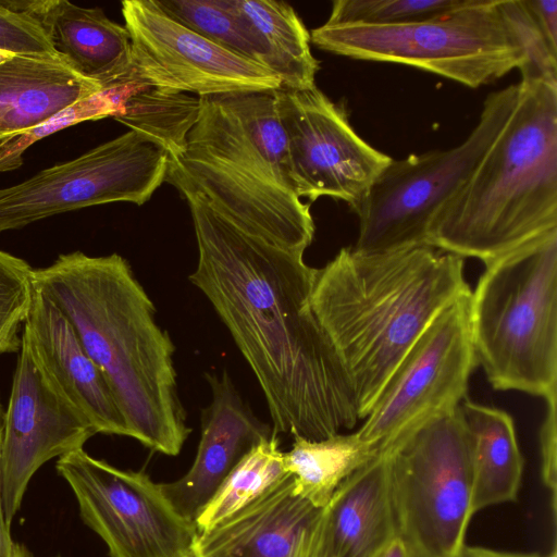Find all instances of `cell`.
I'll return each mask as SVG.
<instances>
[{"label":"cell","instance_id":"1","mask_svg":"<svg viewBox=\"0 0 557 557\" xmlns=\"http://www.w3.org/2000/svg\"><path fill=\"white\" fill-rule=\"evenodd\" d=\"M198 258L188 276L213 307L264 396L273 432L320 441L359 419L351 380L311 307L312 242L240 227L189 191Z\"/></svg>","mask_w":557,"mask_h":557},{"label":"cell","instance_id":"2","mask_svg":"<svg viewBox=\"0 0 557 557\" xmlns=\"http://www.w3.org/2000/svg\"><path fill=\"white\" fill-rule=\"evenodd\" d=\"M35 288L71 322L144 446L180 454L191 429L178 395L175 347L156 307L119 253L60 255L33 272Z\"/></svg>","mask_w":557,"mask_h":557},{"label":"cell","instance_id":"3","mask_svg":"<svg viewBox=\"0 0 557 557\" xmlns=\"http://www.w3.org/2000/svg\"><path fill=\"white\" fill-rule=\"evenodd\" d=\"M468 288L465 259L430 245L344 247L317 269L311 307L351 380L360 420L431 321Z\"/></svg>","mask_w":557,"mask_h":557},{"label":"cell","instance_id":"4","mask_svg":"<svg viewBox=\"0 0 557 557\" xmlns=\"http://www.w3.org/2000/svg\"><path fill=\"white\" fill-rule=\"evenodd\" d=\"M165 182L240 227L313 240L310 203L296 194L275 90L202 97Z\"/></svg>","mask_w":557,"mask_h":557},{"label":"cell","instance_id":"5","mask_svg":"<svg viewBox=\"0 0 557 557\" xmlns=\"http://www.w3.org/2000/svg\"><path fill=\"white\" fill-rule=\"evenodd\" d=\"M518 86L510 117L434 219L428 245L485 264L557 231V86Z\"/></svg>","mask_w":557,"mask_h":557},{"label":"cell","instance_id":"6","mask_svg":"<svg viewBox=\"0 0 557 557\" xmlns=\"http://www.w3.org/2000/svg\"><path fill=\"white\" fill-rule=\"evenodd\" d=\"M470 327L493 388L557 394V231L485 263L471 290Z\"/></svg>","mask_w":557,"mask_h":557},{"label":"cell","instance_id":"7","mask_svg":"<svg viewBox=\"0 0 557 557\" xmlns=\"http://www.w3.org/2000/svg\"><path fill=\"white\" fill-rule=\"evenodd\" d=\"M319 49L356 60L418 67L471 88L491 84L524 61L499 0L401 25L324 23L310 32Z\"/></svg>","mask_w":557,"mask_h":557},{"label":"cell","instance_id":"8","mask_svg":"<svg viewBox=\"0 0 557 557\" xmlns=\"http://www.w3.org/2000/svg\"><path fill=\"white\" fill-rule=\"evenodd\" d=\"M383 450L397 534L414 557H455L474 515L471 443L460 406Z\"/></svg>","mask_w":557,"mask_h":557},{"label":"cell","instance_id":"9","mask_svg":"<svg viewBox=\"0 0 557 557\" xmlns=\"http://www.w3.org/2000/svg\"><path fill=\"white\" fill-rule=\"evenodd\" d=\"M519 86L491 92L470 135L447 150L393 159L352 208L359 231L354 250L391 252L428 245L431 225L467 183L516 106Z\"/></svg>","mask_w":557,"mask_h":557},{"label":"cell","instance_id":"10","mask_svg":"<svg viewBox=\"0 0 557 557\" xmlns=\"http://www.w3.org/2000/svg\"><path fill=\"white\" fill-rule=\"evenodd\" d=\"M170 157L148 135L129 129L82 156L0 189V233L110 202H147L165 182Z\"/></svg>","mask_w":557,"mask_h":557},{"label":"cell","instance_id":"11","mask_svg":"<svg viewBox=\"0 0 557 557\" xmlns=\"http://www.w3.org/2000/svg\"><path fill=\"white\" fill-rule=\"evenodd\" d=\"M55 468L110 557H193L195 523L146 472L121 470L84 448L58 458Z\"/></svg>","mask_w":557,"mask_h":557},{"label":"cell","instance_id":"12","mask_svg":"<svg viewBox=\"0 0 557 557\" xmlns=\"http://www.w3.org/2000/svg\"><path fill=\"white\" fill-rule=\"evenodd\" d=\"M468 288L431 321L396 367L357 436L380 451L423 421L467 398L478 366Z\"/></svg>","mask_w":557,"mask_h":557},{"label":"cell","instance_id":"13","mask_svg":"<svg viewBox=\"0 0 557 557\" xmlns=\"http://www.w3.org/2000/svg\"><path fill=\"white\" fill-rule=\"evenodd\" d=\"M121 5L132 41V82L198 98L282 88L274 73L175 22L153 0Z\"/></svg>","mask_w":557,"mask_h":557},{"label":"cell","instance_id":"14","mask_svg":"<svg viewBox=\"0 0 557 557\" xmlns=\"http://www.w3.org/2000/svg\"><path fill=\"white\" fill-rule=\"evenodd\" d=\"M275 98L298 197L329 196L356 207L393 158L363 140L345 108L317 86L281 88Z\"/></svg>","mask_w":557,"mask_h":557},{"label":"cell","instance_id":"15","mask_svg":"<svg viewBox=\"0 0 557 557\" xmlns=\"http://www.w3.org/2000/svg\"><path fill=\"white\" fill-rule=\"evenodd\" d=\"M96 430L44 380L21 341L0 451L1 493L11 523L28 483L52 458L83 449Z\"/></svg>","mask_w":557,"mask_h":557},{"label":"cell","instance_id":"16","mask_svg":"<svg viewBox=\"0 0 557 557\" xmlns=\"http://www.w3.org/2000/svg\"><path fill=\"white\" fill-rule=\"evenodd\" d=\"M22 343L47 384L97 433L132 437L99 368L62 311L35 288Z\"/></svg>","mask_w":557,"mask_h":557},{"label":"cell","instance_id":"17","mask_svg":"<svg viewBox=\"0 0 557 557\" xmlns=\"http://www.w3.org/2000/svg\"><path fill=\"white\" fill-rule=\"evenodd\" d=\"M323 510L296 492L290 475L199 533L193 557H319Z\"/></svg>","mask_w":557,"mask_h":557},{"label":"cell","instance_id":"18","mask_svg":"<svg viewBox=\"0 0 557 557\" xmlns=\"http://www.w3.org/2000/svg\"><path fill=\"white\" fill-rule=\"evenodd\" d=\"M205 375L211 401L201 411L195 460L181 479L161 484L178 513L193 522L243 456L273 434L245 403L226 370Z\"/></svg>","mask_w":557,"mask_h":557},{"label":"cell","instance_id":"19","mask_svg":"<svg viewBox=\"0 0 557 557\" xmlns=\"http://www.w3.org/2000/svg\"><path fill=\"white\" fill-rule=\"evenodd\" d=\"M36 18L57 54L77 74L102 90L132 82V41L124 25L100 8L66 0L3 1Z\"/></svg>","mask_w":557,"mask_h":557},{"label":"cell","instance_id":"20","mask_svg":"<svg viewBox=\"0 0 557 557\" xmlns=\"http://www.w3.org/2000/svg\"><path fill=\"white\" fill-rule=\"evenodd\" d=\"M396 534L388 459L380 450L338 485L324 507L319 557H376Z\"/></svg>","mask_w":557,"mask_h":557},{"label":"cell","instance_id":"21","mask_svg":"<svg viewBox=\"0 0 557 557\" xmlns=\"http://www.w3.org/2000/svg\"><path fill=\"white\" fill-rule=\"evenodd\" d=\"M101 90L57 54L5 57L0 61V143L45 125Z\"/></svg>","mask_w":557,"mask_h":557},{"label":"cell","instance_id":"22","mask_svg":"<svg viewBox=\"0 0 557 557\" xmlns=\"http://www.w3.org/2000/svg\"><path fill=\"white\" fill-rule=\"evenodd\" d=\"M472 454V511L516 502L523 472L515 423L502 409L466 398L460 404Z\"/></svg>","mask_w":557,"mask_h":557},{"label":"cell","instance_id":"23","mask_svg":"<svg viewBox=\"0 0 557 557\" xmlns=\"http://www.w3.org/2000/svg\"><path fill=\"white\" fill-rule=\"evenodd\" d=\"M252 38L258 62L272 73L282 89L315 87L319 61L310 48V33L293 7L282 1L236 0Z\"/></svg>","mask_w":557,"mask_h":557},{"label":"cell","instance_id":"24","mask_svg":"<svg viewBox=\"0 0 557 557\" xmlns=\"http://www.w3.org/2000/svg\"><path fill=\"white\" fill-rule=\"evenodd\" d=\"M293 437L292 449L284 453L285 469L294 479L296 492L320 508L327 505L346 478L377 453L356 432L320 441Z\"/></svg>","mask_w":557,"mask_h":557},{"label":"cell","instance_id":"25","mask_svg":"<svg viewBox=\"0 0 557 557\" xmlns=\"http://www.w3.org/2000/svg\"><path fill=\"white\" fill-rule=\"evenodd\" d=\"M290 474L277 434L255 445L231 470L195 519L199 533L206 532L245 508Z\"/></svg>","mask_w":557,"mask_h":557},{"label":"cell","instance_id":"26","mask_svg":"<svg viewBox=\"0 0 557 557\" xmlns=\"http://www.w3.org/2000/svg\"><path fill=\"white\" fill-rule=\"evenodd\" d=\"M200 99L187 94H163L138 84L123 100L116 121L144 133L175 157L182 152L195 124Z\"/></svg>","mask_w":557,"mask_h":557},{"label":"cell","instance_id":"27","mask_svg":"<svg viewBox=\"0 0 557 557\" xmlns=\"http://www.w3.org/2000/svg\"><path fill=\"white\" fill-rule=\"evenodd\" d=\"M169 17L219 47L258 63L257 51L236 0H153ZM259 64V63H258Z\"/></svg>","mask_w":557,"mask_h":557},{"label":"cell","instance_id":"28","mask_svg":"<svg viewBox=\"0 0 557 557\" xmlns=\"http://www.w3.org/2000/svg\"><path fill=\"white\" fill-rule=\"evenodd\" d=\"M471 0H336L325 23L401 25L466 7Z\"/></svg>","mask_w":557,"mask_h":557},{"label":"cell","instance_id":"29","mask_svg":"<svg viewBox=\"0 0 557 557\" xmlns=\"http://www.w3.org/2000/svg\"><path fill=\"white\" fill-rule=\"evenodd\" d=\"M33 272L25 260L0 250V355L20 351L18 332L35 294Z\"/></svg>","mask_w":557,"mask_h":557},{"label":"cell","instance_id":"30","mask_svg":"<svg viewBox=\"0 0 557 557\" xmlns=\"http://www.w3.org/2000/svg\"><path fill=\"white\" fill-rule=\"evenodd\" d=\"M121 98L116 89L101 90L83 100L45 125L36 127L10 140L0 143V172L18 168L22 152L36 140L67 125L84 121L115 116L120 110Z\"/></svg>","mask_w":557,"mask_h":557},{"label":"cell","instance_id":"31","mask_svg":"<svg viewBox=\"0 0 557 557\" xmlns=\"http://www.w3.org/2000/svg\"><path fill=\"white\" fill-rule=\"evenodd\" d=\"M499 9L512 28L524 54L521 81L557 86V52L546 41L523 0H499Z\"/></svg>","mask_w":557,"mask_h":557},{"label":"cell","instance_id":"32","mask_svg":"<svg viewBox=\"0 0 557 557\" xmlns=\"http://www.w3.org/2000/svg\"><path fill=\"white\" fill-rule=\"evenodd\" d=\"M0 52L7 57L57 54L39 22L3 1H0Z\"/></svg>","mask_w":557,"mask_h":557},{"label":"cell","instance_id":"33","mask_svg":"<svg viewBox=\"0 0 557 557\" xmlns=\"http://www.w3.org/2000/svg\"><path fill=\"white\" fill-rule=\"evenodd\" d=\"M556 398L554 394L547 398L545 416L540 429L541 474L542 481L552 493V509L554 523L556 521L557 504V422Z\"/></svg>","mask_w":557,"mask_h":557},{"label":"cell","instance_id":"34","mask_svg":"<svg viewBox=\"0 0 557 557\" xmlns=\"http://www.w3.org/2000/svg\"><path fill=\"white\" fill-rule=\"evenodd\" d=\"M523 2L549 47L557 52V0H523Z\"/></svg>","mask_w":557,"mask_h":557},{"label":"cell","instance_id":"35","mask_svg":"<svg viewBox=\"0 0 557 557\" xmlns=\"http://www.w3.org/2000/svg\"><path fill=\"white\" fill-rule=\"evenodd\" d=\"M3 407L0 408V451L3 431ZM0 557H33L30 550L23 544L14 541L10 532V523L5 517L0 480Z\"/></svg>","mask_w":557,"mask_h":557},{"label":"cell","instance_id":"36","mask_svg":"<svg viewBox=\"0 0 557 557\" xmlns=\"http://www.w3.org/2000/svg\"><path fill=\"white\" fill-rule=\"evenodd\" d=\"M455 557H557L556 548L548 554L518 553L486 548L482 546L463 545Z\"/></svg>","mask_w":557,"mask_h":557},{"label":"cell","instance_id":"37","mask_svg":"<svg viewBox=\"0 0 557 557\" xmlns=\"http://www.w3.org/2000/svg\"><path fill=\"white\" fill-rule=\"evenodd\" d=\"M376 557H414L407 543L396 534Z\"/></svg>","mask_w":557,"mask_h":557},{"label":"cell","instance_id":"38","mask_svg":"<svg viewBox=\"0 0 557 557\" xmlns=\"http://www.w3.org/2000/svg\"><path fill=\"white\" fill-rule=\"evenodd\" d=\"M0 408H2L1 401H0Z\"/></svg>","mask_w":557,"mask_h":557}]
</instances>
